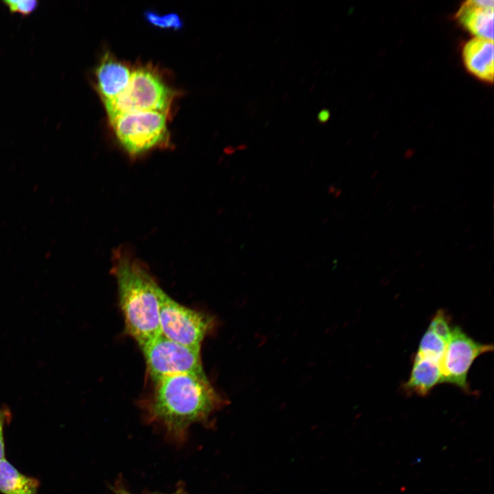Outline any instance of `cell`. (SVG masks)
Returning <instances> with one entry per match:
<instances>
[{
    "label": "cell",
    "instance_id": "obj_4",
    "mask_svg": "<svg viewBox=\"0 0 494 494\" xmlns=\"http://www.w3.org/2000/svg\"><path fill=\"white\" fill-rule=\"evenodd\" d=\"M109 121L117 141L131 156H139L168 143L165 112H133L118 115Z\"/></svg>",
    "mask_w": 494,
    "mask_h": 494
},
{
    "label": "cell",
    "instance_id": "obj_19",
    "mask_svg": "<svg viewBox=\"0 0 494 494\" xmlns=\"http://www.w3.org/2000/svg\"><path fill=\"white\" fill-rule=\"evenodd\" d=\"M381 185H382V182H381V181H379V182L377 184V185H376V189L375 190V191H374L373 193V198L376 197V196L379 194V191H380V189H381Z\"/></svg>",
    "mask_w": 494,
    "mask_h": 494
},
{
    "label": "cell",
    "instance_id": "obj_8",
    "mask_svg": "<svg viewBox=\"0 0 494 494\" xmlns=\"http://www.w3.org/2000/svg\"><path fill=\"white\" fill-rule=\"evenodd\" d=\"M131 74L126 64L105 54L95 71L97 88L104 102L119 95L127 87Z\"/></svg>",
    "mask_w": 494,
    "mask_h": 494
},
{
    "label": "cell",
    "instance_id": "obj_7",
    "mask_svg": "<svg viewBox=\"0 0 494 494\" xmlns=\"http://www.w3.org/2000/svg\"><path fill=\"white\" fill-rule=\"evenodd\" d=\"M493 350V344L479 342L460 327H454L440 362L441 383L469 391L467 375L473 362L480 355Z\"/></svg>",
    "mask_w": 494,
    "mask_h": 494
},
{
    "label": "cell",
    "instance_id": "obj_35",
    "mask_svg": "<svg viewBox=\"0 0 494 494\" xmlns=\"http://www.w3.org/2000/svg\"><path fill=\"white\" fill-rule=\"evenodd\" d=\"M395 250V248H392V249L390 250V252H389V254H390V255L392 254Z\"/></svg>",
    "mask_w": 494,
    "mask_h": 494
},
{
    "label": "cell",
    "instance_id": "obj_24",
    "mask_svg": "<svg viewBox=\"0 0 494 494\" xmlns=\"http://www.w3.org/2000/svg\"><path fill=\"white\" fill-rule=\"evenodd\" d=\"M416 209H417V205L415 204V205H414L412 207H411V209H410V213H413L415 212V211H416Z\"/></svg>",
    "mask_w": 494,
    "mask_h": 494
},
{
    "label": "cell",
    "instance_id": "obj_30",
    "mask_svg": "<svg viewBox=\"0 0 494 494\" xmlns=\"http://www.w3.org/2000/svg\"><path fill=\"white\" fill-rule=\"evenodd\" d=\"M395 205H392V207H390V209H389V211H390V212H392V211L394 210V208H395Z\"/></svg>",
    "mask_w": 494,
    "mask_h": 494
},
{
    "label": "cell",
    "instance_id": "obj_32",
    "mask_svg": "<svg viewBox=\"0 0 494 494\" xmlns=\"http://www.w3.org/2000/svg\"><path fill=\"white\" fill-rule=\"evenodd\" d=\"M458 207V205H456V207H454L452 211L454 212L455 211H456Z\"/></svg>",
    "mask_w": 494,
    "mask_h": 494
},
{
    "label": "cell",
    "instance_id": "obj_2",
    "mask_svg": "<svg viewBox=\"0 0 494 494\" xmlns=\"http://www.w3.org/2000/svg\"><path fill=\"white\" fill-rule=\"evenodd\" d=\"M113 272L126 331L141 346L161 334L163 290L143 263L125 250L115 252Z\"/></svg>",
    "mask_w": 494,
    "mask_h": 494
},
{
    "label": "cell",
    "instance_id": "obj_36",
    "mask_svg": "<svg viewBox=\"0 0 494 494\" xmlns=\"http://www.w3.org/2000/svg\"><path fill=\"white\" fill-rule=\"evenodd\" d=\"M484 246V244H481L480 248H482V246Z\"/></svg>",
    "mask_w": 494,
    "mask_h": 494
},
{
    "label": "cell",
    "instance_id": "obj_16",
    "mask_svg": "<svg viewBox=\"0 0 494 494\" xmlns=\"http://www.w3.org/2000/svg\"><path fill=\"white\" fill-rule=\"evenodd\" d=\"M3 3L11 12L27 15L32 13L38 6V2L35 0H6Z\"/></svg>",
    "mask_w": 494,
    "mask_h": 494
},
{
    "label": "cell",
    "instance_id": "obj_11",
    "mask_svg": "<svg viewBox=\"0 0 494 494\" xmlns=\"http://www.w3.org/2000/svg\"><path fill=\"white\" fill-rule=\"evenodd\" d=\"M440 364L416 353L411 373L404 384V389L410 393L425 396L438 384H441Z\"/></svg>",
    "mask_w": 494,
    "mask_h": 494
},
{
    "label": "cell",
    "instance_id": "obj_23",
    "mask_svg": "<svg viewBox=\"0 0 494 494\" xmlns=\"http://www.w3.org/2000/svg\"><path fill=\"white\" fill-rule=\"evenodd\" d=\"M378 174H379V171H377V170L374 171V172L372 173L370 178H371L372 179L375 178L376 176L378 175Z\"/></svg>",
    "mask_w": 494,
    "mask_h": 494
},
{
    "label": "cell",
    "instance_id": "obj_28",
    "mask_svg": "<svg viewBox=\"0 0 494 494\" xmlns=\"http://www.w3.org/2000/svg\"><path fill=\"white\" fill-rule=\"evenodd\" d=\"M412 154H413L412 152H408V154H406L405 157H406L407 158H408L409 157H410V156L412 155Z\"/></svg>",
    "mask_w": 494,
    "mask_h": 494
},
{
    "label": "cell",
    "instance_id": "obj_14",
    "mask_svg": "<svg viewBox=\"0 0 494 494\" xmlns=\"http://www.w3.org/2000/svg\"><path fill=\"white\" fill-rule=\"evenodd\" d=\"M143 16L150 24L156 27L179 30L183 27V21L176 13L160 14L147 10L143 13Z\"/></svg>",
    "mask_w": 494,
    "mask_h": 494
},
{
    "label": "cell",
    "instance_id": "obj_18",
    "mask_svg": "<svg viewBox=\"0 0 494 494\" xmlns=\"http://www.w3.org/2000/svg\"><path fill=\"white\" fill-rule=\"evenodd\" d=\"M329 117V113L327 110H322L318 114V119L320 122H325Z\"/></svg>",
    "mask_w": 494,
    "mask_h": 494
},
{
    "label": "cell",
    "instance_id": "obj_3",
    "mask_svg": "<svg viewBox=\"0 0 494 494\" xmlns=\"http://www.w3.org/2000/svg\"><path fill=\"white\" fill-rule=\"evenodd\" d=\"M172 97L171 89L155 71L141 67L132 73L127 87L119 95L104 103L110 119L122 114L138 111L166 113Z\"/></svg>",
    "mask_w": 494,
    "mask_h": 494
},
{
    "label": "cell",
    "instance_id": "obj_21",
    "mask_svg": "<svg viewBox=\"0 0 494 494\" xmlns=\"http://www.w3.org/2000/svg\"><path fill=\"white\" fill-rule=\"evenodd\" d=\"M476 244H477L476 242H474V243L470 244L469 246V247L467 248V249L466 250V252H469L471 251L475 247Z\"/></svg>",
    "mask_w": 494,
    "mask_h": 494
},
{
    "label": "cell",
    "instance_id": "obj_20",
    "mask_svg": "<svg viewBox=\"0 0 494 494\" xmlns=\"http://www.w3.org/2000/svg\"><path fill=\"white\" fill-rule=\"evenodd\" d=\"M328 191L330 193L333 194V196H334L335 193H336V191H338V189H336V187L334 185H332L329 187Z\"/></svg>",
    "mask_w": 494,
    "mask_h": 494
},
{
    "label": "cell",
    "instance_id": "obj_5",
    "mask_svg": "<svg viewBox=\"0 0 494 494\" xmlns=\"http://www.w3.org/2000/svg\"><path fill=\"white\" fill-rule=\"evenodd\" d=\"M159 322L161 335L196 349H200L214 325L213 319L207 314L180 305L164 291L161 296Z\"/></svg>",
    "mask_w": 494,
    "mask_h": 494
},
{
    "label": "cell",
    "instance_id": "obj_27",
    "mask_svg": "<svg viewBox=\"0 0 494 494\" xmlns=\"http://www.w3.org/2000/svg\"><path fill=\"white\" fill-rule=\"evenodd\" d=\"M421 253H422V250H419L415 253L414 257H418Z\"/></svg>",
    "mask_w": 494,
    "mask_h": 494
},
{
    "label": "cell",
    "instance_id": "obj_17",
    "mask_svg": "<svg viewBox=\"0 0 494 494\" xmlns=\"http://www.w3.org/2000/svg\"><path fill=\"white\" fill-rule=\"evenodd\" d=\"M11 413L8 408L3 406L0 408V460L4 459L5 443L3 438V428L5 423L9 422Z\"/></svg>",
    "mask_w": 494,
    "mask_h": 494
},
{
    "label": "cell",
    "instance_id": "obj_31",
    "mask_svg": "<svg viewBox=\"0 0 494 494\" xmlns=\"http://www.w3.org/2000/svg\"><path fill=\"white\" fill-rule=\"evenodd\" d=\"M468 204V202H464V205L462 206V209H464L466 207H467Z\"/></svg>",
    "mask_w": 494,
    "mask_h": 494
},
{
    "label": "cell",
    "instance_id": "obj_34",
    "mask_svg": "<svg viewBox=\"0 0 494 494\" xmlns=\"http://www.w3.org/2000/svg\"><path fill=\"white\" fill-rule=\"evenodd\" d=\"M436 211H434V213H437V211H440V207H436Z\"/></svg>",
    "mask_w": 494,
    "mask_h": 494
},
{
    "label": "cell",
    "instance_id": "obj_9",
    "mask_svg": "<svg viewBox=\"0 0 494 494\" xmlns=\"http://www.w3.org/2000/svg\"><path fill=\"white\" fill-rule=\"evenodd\" d=\"M493 0L467 1L456 17L476 37L493 41Z\"/></svg>",
    "mask_w": 494,
    "mask_h": 494
},
{
    "label": "cell",
    "instance_id": "obj_33",
    "mask_svg": "<svg viewBox=\"0 0 494 494\" xmlns=\"http://www.w3.org/2000/svg\"><path fill=\"white\" fill-rule=\"evenodd\" d=\"M367 235H368V232L366 231V232H365L364 234L363 235V237H367Z\"/></svg>",
    "mask_w": 494,
    "mask_h": 494
},
{
    "label": "cell",
    "instance_id": "obj_26",
    "mask_svg": "<svg viewBox=\"0 0 494 494\" xmlns=\"http://www.w3.org/2000/svg\"><path fill=\"white\" fill-rule=\"evenodd\" d=\"M471 226H467L464 230V233L465 234V233H468L471 230Z\"/></svg>",
    "mask_w": 494,
    "mask_h": 494
},
{
    "label": "cell",
    "instance_id": "obj_13",
    "mask_svg": "<svg viewBox=\"0 0 494 494\" xmlns=\"http://www.w3.org/2000/svg\"><path fill=\"white\" fill-rule=\"evenodd\" d=\"M446 346L447 342L428 328L420 341L416 353L440 364Z\"/></svg>",
    "mask_w": 494,
    "mask_h": 494
},
{
    "label": "cell",
    "instance_id": "obj_1",
    "mask_svg": "<svg viewBox=\"0 0 494 494\" xmlns=\"http://www.w3.org/2000/svg\"><path fill=\"white\" fill-rule=\"evenodd\" d=\"M154 384L145 405L147 419L174 442H183L193 424L208 423L226 402L204 373L167 377Z\"/></svg>",
    "mask_w": 494,
    "mask_h": 494
},
{
    "label": "cell",
    "instance_id": "obj_25",
    "mask_svg": "<svg viewBox=\"0 0 494 494\" xmlns=\"http://www.w3.org/2000/svg\"><path fill=\"white\" fill-rule=\"evenodd\" d=\"M392 203V199L388 200L386 203V205H385L386 207H390Z\"/></svg>",
    "mask_w": 494,
    "mask_h": 494
},
{
    "label": "cell",
    "instance_id": "obj_15",
    "mask_svg": "<svg viewBox=\"0 0 494 494\" xmlns=\"http://www.w3.org/2000/svg\"><path fill=\"white\" fill-rule=\"evenodd\" d=\"M428 328L447 344L452 328L450 325V318L443 309L436 311Z\"/></svg>",
    "mask_w": 494,
    "mask_h": 494
},
{
    "label": "cell",
    "instance_id": "obj_12",
    "mask_svg": "<svg viewBox=\"0 0 494 494\" xmlns=\"http://www.w3.org/2000/svg\"><path fill=\"white\" fill-rule=\"evenodd\" d=\"M39 482L21 473L6 459L0 460V492L3 494H38Z\"/></svg>",
    "mask_w": 494,
    "mask_h": 494
},
{
    "label": "cell",
    "instance_id": "obj_29",
    "mask_svg": "<svg viewBox=\"0 0 494 494\" xmlns=\"http://www.w3.org/2000/svg\"><path fill=\"white\" fill-rule=\"evenodd\" d=\"M370 215H371V212H369V213H366L364 218L367 219V217L368 218Z\"/></svg>",
    "mask_w": 494,
    "mask_h": 494
},
{
    "label": "cell",
    "instance_id": "obj_10",
    "mask_svg": "<svg viewBox=\"0 0 494 494\" xmlns=\"http://www.w3.org/2000/svg\"><path fill=\"white\" fill-rule=\"evenodd\" d=\"M493 41L475 37L463 47L462 58L467 69L473 75L493 82Z\"/></svg>",
    "mask_w": 494,
    "mask_h": 494
},
{
    "label": "cell",
    "instance_id": "obj_6",
    "mask_svg": "<svg viewBox=\"0 0 494 494\" xmlns=\"http://www.w3.org/2000/svg\"><path fill=\"white\" fill-rule=\"evenodd\" d=\"M141 347L154 381L174 375L204 373L200 349L182 345L161 334Z\"/></svg>",
    "mask_w": 494,
    "mask_h": 494
},
{
    "label": "cell",
    "instance_id": "obj_22",
    "mask_svg": "<svg viewBox=\"0 0 494 494\" xmlns=\"http://www.w3.org/2000/svg\"><path fill=\"white\" fill-rule=\"evenodd\" d=\"M184 493H185L184 489L182 486H180L176 490V491H175L174 493H171V494H184Z\"/></svg>",
    "mask_w": 494,
    "mask_h": 494
}]
</instances>
